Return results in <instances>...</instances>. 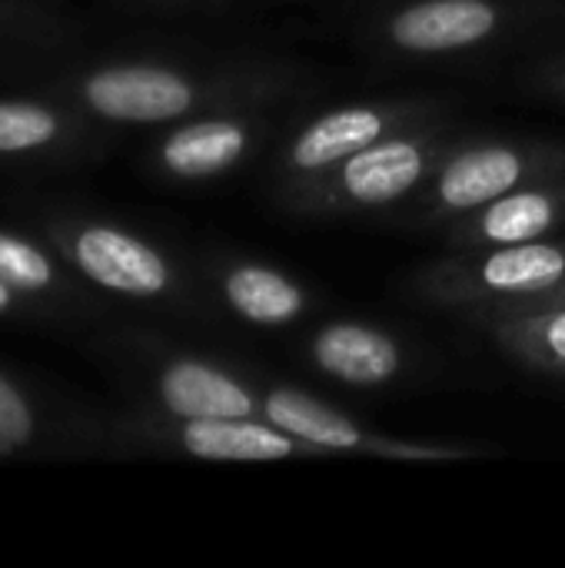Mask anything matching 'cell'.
Instances as JSON below:
<instances>
[{
	"instance_id": "obj_1",
	"label": "cell",
	"mask_w": 565,
	"mask_h": 568,
	"mask_svg": "<svg viewBox=\"0 0 565 568\" xmlns=\"http://www.w3.org/2000/svg\"><path fill=\"white\" fill-rule=\"evenodd\" d=\"M423 293L440 306L513 313L549 300L565 286V243H519L466 250L420 276Z\"/></svg>"
},
{
	"instance_id": "obj_2",
	"label": "cell",
	"mask_w": 565,
	"mask_h": 568,
	"mask_svg": "<svg viewBox=\"0 0 565 568\" xmlns=\"http://www.w3.org/2000/svg\"><path fill=\"white\" fill-rule=\"evenodd\" d=\"M443 153H446V143L436 133H430L423 123L410 130H396L363 146L350 160H343L313 186L300 190L296 200L303 206L330 210V213L383 210V206L403 203L423 183H430Z\"/></svg>"
},
{
	"instance_id": "obj_3",
	"label": "cell",
	"mask_w": 565,
	"mask_h": 568,
	"mask_svg": "<svg viewBox=\"0 0 565 568\" xmlns=\"http://www.w3.org/2000/svg\"><path fill=\"white\" fill-rule=\"evenodd\" d=\"M563 163V153L543 150L536 143L486 140L453 150L446 146L430 176L426 203L436 220H460L516 186L559 176Z\"/></svg>"
},
{
	"instance_id": "obj_4",
	"label": "cell",
	"mask_w": 565,
	"mask_h": 568,
	"mask_svg": "<svg viewBox=\"0 0 565 568\" xmlns=\"http://www.w3.org/2000/svg\"><path fill=\"white\" fill-rule=\"evenodd\" d=\"M423 113L426 110L413 103H350V106L320 113L283 150L280 173L290 186V196L323 180L330 170H336L343 160H350L363 146L396 130L426 123Z\"/></svg>"
},
{
	"instance_id": "obj_5",
	"label": "cell",
	"mask_w": 565,
	"mask_h": 568,
	"mask_svg": "<svg viewBox=\"0 0 565 568\" xmlns=\"http://www.w3.org/2000/svg\"><path fill=\"white\" fill-rule=\"evenodd\" d=\"M263 419L273 426L286 429L290 436L303 439L316 453H363V456H383V459H413V463H440V459H463L470 453L463 449H446V446H416V443H393L386 436H376L343 416L340 409L326 406L323 399L290 389V386H273L263 393Z\"/></svg>"
},
{
	"instance_id": "obj_6",
	"label": "cell",
	"mask_w": 565,
	"mask_h": 568,
	"mask_svg": "<svg viewBox=\"0 0 565 568\" xmlns=\"http://www.w3.org/2000/svg\"><path fill=\"white\" fill-rule=\"evenodd\" d=\"M506 20L496 0H413L386 17L383 40L413 57H440L490 43Z\"/></svg>"
},
{
	"instance_id": "obj_7",
	"label": "cell",
	"mask_w": 565,
	"mask_h": 568,
	"mask_svg": "<svg viewBox=\"0 0 565 568\" xmlns=\"http://www.w3.org/2000/svg\"><path fill=\"white\" fill-rule=\"evenodd\" d=\"M565 220V183L559 176L516 186L493 203L456 220L453 243L460 250L519 246L546 240Z\"/></svg>"
},
{
	"instance_id": "obj_8",
	"label": "cell",
	"mask_w": 565,
	"mask_h": 568,
	"mask_svg": "<svg viewBox=\"0 0 565 568\" xmlns=\"http://www.w3.org/2000/svg\"><path fill=\"white\" fill-rule=\"evenodd\" d=\"M87 100L110 120L163 123L190 113L200 90L163 67H113L87 83Z\"/></svg>"
},
{
	"instance_id": "obj_9",
	"label": "cell",
	"mask_w": 565,
	"mask_h": 568,
	"mask_svg": "<svg viewBox=\"0 0 565 568\" xmlns=\"http://www.w3.org/2000/svg\"><path fill=\"white\" fill-rule=\"evenodd\" d=\"M310 359L323 376L356 389L386 386L406 366L403 346L380 326H366V323L323 326L310 339Z\"/></svg>"
},
{
	"instance_id": "obj_10",
	"label": "cell",
	"mask_w": 565,
	"mask_h": 568,
	"mask_svg": "<svg viewBox=\"0 0 565 568\" xmlns=\"http://www.w3.org/2000/svg\"><path fill=\"white\" fill-rule=\"evenodd\" d=\"M180 443L190 456L210 463H286L323 456L263 416L240 419H183Z\"/></svg>"
},
{
	"instance_id": "obj_11",
	"label": "cell",
	"mask_w": 565,
	"mask_h": 568,
	"mask_svg": "<svg viewBox=\"0 0 565 568\" xmlns=\"http://www.w3.org/2000/svg\"><path fill=\"white\" fill-rule=\"evenodd\" d=\"M77 263L90 280L117 293L157 296L170 286V270L163 256L147 243L110 226H90L80 233Z\"/></svg>"
},
{
	"instance_id": "obj_12",
	"label": "cell",
	"mask_w": 565,
	"mask_h": 568,
	"mask_svg": "<svg viewBox=\"0 0 565 568\" xmlns=\"http://www.w3.org/2000/svg\"><path fill=\"white\" fill-rule=\"evenodd\" d=\"M160 396L167 409L180 419L263 416V396H256L230 373L196 359H180L167 366V373L160 376Z\"/></svg>"
},
{
	"instance_id": "obj_13",
	"label": "cell",
	"mask_w": 565,
	"mask_h": 568,
	"mask_svg": "<svg viewBox=\"0 0 565 568\" xmlns=\"http://www.w3.org/2000/svg\"><path fill=\"white\" fill-rule=\"evenodd\" d=\"M256 126L240 116H210L180 126L167 136L160 156L163 166L183 180H203L233 170L256 143Z\"/></svg>"
},
{
	"instance_id": "obj_14",
	"label": "cell",
	"mask_w": 565,
	"mask_h": 568,
	"mask_svg": "<svg viewBox=\"0 0 565 568\" xmlns=\"http://www.w3.org/2000/svg\"><path fill=\"white\" fill-rule=\"evenodd\" d=\"M230 310L253 326H290L306 313V290L263 263H240L223 276Z\"/></svg>"
},
{
	"instance_id": "obj_15",
	"label": "cell",
	"mask_w": 565,
	"mask_h": 568,
	"mask_svg": "<svg viewBox=\"0 0 565 568\" xmlns=\"http://www.w3.org/2000/svg\"><path fill=\"white\" fill-rule=\"evenodd\" d=\"M493 333L519 363L546 373H565V303L500 313L493 320Z\"/></svg>"
},
{
	"instance_id": "obj_16",
	"label": "cell",
	"mask_w": 565,
	"mask_h": 568,
	"mask_svg": "<svg viewBox=\"0 0 565 568\" xmlns=\"http://www.w3.org/2000/svg\"><path fill=\"white\" fill-rule=\"evenodd\" d=\"M57 133V120L30 103H0V153L30 150Z\"/></svg>"
},
{
	"instance_id": "obj_17",
	"label": "cell",
	"mask_w": 565,
	"mask_h": 568,
	"mask_svg": "<svg viewBox=\"0 0 565 568\" xmlns=\"http://www.w3.org/2000/svg\"><path fill=\"white\" fill-rule=\"evenodd\" d=\"M47 280H50V266L33 246L13 236H0V283L20 290H40L47 286Z\"/></svg>"
},
{
	"instance_id": "obj_18",
	"label": "cell",
	"mask_w": 565,
	"mask_h": 568,
	"mask_svg": "<svg viewBox=\"0 0 565 568\" xmlns=\"http://www.w3.org/2000/svg\"><path fill=\"white\" fill-rule=\"evenodd\" d=\"M30 439V409L0 379V453H10Z\"/></svg>"
},
{
	"instance_id": "obj_19",
	"label": "cell",
	"mask_w": 565,
	"mask_h": 568,
	"mask_svg": "<svg viewBox=\"0 0 565 568\" xmlns=\"http://www.w3.org/2000/svg\"><path fill=\"white\" fill-rule=\"evenodd\" d=\"M553 83H556V90L565 97V63H559V67L553 70Z\"/></svg>"
},
{
	"instance_id": "obj_20",
	"label": "cell",
	"mask_w": 565,
	"mask_h": 568,
	"mask_svg": "<svg viewBox=\"0 0 565 568\" xmlns=\"http://www.w3.org/2000/svg\"><path fill=\"white\" fill-rule=\"evenodd\" d=\"M543 303H565V286H559V290H556L549 300H543ZM543 303H539V306H543Z\"/></svg>"
},
{
	"instance_id": "obj_21",
	"label": "cell",
	"mask_w": 565,
	"mask_h": 568,
	"mask_svg": "<svg viewBox=\"0 0 565 568\" xmlns=\"http://www.w3.org/2000/svg\"><path fill=\"white\" fill-rule=\"evenodd\" d=\"M7 303H10V293H7V283H0V313L7 310Z\"/></svg>"
}]
</instances>
